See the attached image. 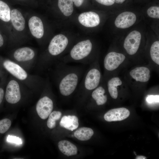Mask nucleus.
Instances as JSON below:
<instances>
[{"instance_id": "nucleus-1", "label": "nucleus", "mask_w": 159, "mask_h": 159, "mask_svg": "<svg viewBox=\"0 0 159 159\" xmlns=\"http://www.w3.org/2000/svg\"><path fill=\"white\" fill-rule=\"evenodd\" d=\"M54 72L61 94L67 97L77 89L87 69L84 65H71L59 60L55 62Z\"/></svg>"}, {"instance_id": "nucleus-2", "label": "nucleus", "mask_w": 159, "mask_h": 159, "mask_svg": "<svg viewBox=\"0 0 159 159\" xmlns=\"http://www.w3.org/2000/svg\"><path fill=\"white\" fill-rule=\"evenodd\" d=\"M93 45L90 40L82 41L72 47L68 55L59 60L67 64L75 62L90 65L95 60L90 57Z\"/></svg>"}, {"instance_id": "nucleus-3", "label": "nucleus", "mask_w": 159, "mask_h": 159, "mask_svg": "<svg viewBox=\"0 0 159 159\" xmlns=\"http://www.w3.org/2000/svg\"><path fill=\"white\" fill-rule=\"evenodd\" d=\"M102 78L99 63L95 60L86 70L77 88L80 92L87 95L100 85Z\"/></svg>"}, {"instance_id": "nucleus-4", "label": "nucleus", "mask_w": 159, "mask_h": 159, "mask_svg": "<svg viewBox=\"0 0 159 159\" xmlns=\"http://www.w3.org/2000/svg\"><path fill=\"white\" fill-rule=\"evenodd\" d=\"M11 24L13 40L25 37L27 27L26 19L25 15L18 9H11Z\"/></svg>"}, {"instance_id": "nucleus-5", "label": "nucleus", "mask_w": 159, "mask_h": 159, "mask_svg": "<svg viewBox=\"0 0 159 159\" xmlns=\"http://www.w3.org/2000/svg\"><path fill=\"white\" fill-rule=\"evenodd\" d=\"M69 44L67 38L62 34L54 36L50 41L47 51L49 57L44 64L47 65L63 53L67 48Z\"/></svg>"}, {"instance_id": "nucleus-6", "label": "nucleus", "mask_w": 159, "mask_h": 159, "mask_svg": "<svg viewBox=\"0 0 159 159\" xmlns=\"http://www.w3.org/2000/svg\"><path fill=\"white\" fill-rule=\"evenodd\" d=\"M28 29L34 38L40 39L44 35V29L42 19L37 14H32L26 19Z\"/></svg>"}, {"instance_id": "nucleus-7", "label": "nucleus", "mask_w": 159, "mask_h": 159, "mask_svg": "<svg viewBox=\"0 0 159 159\" xmlns=\"http://www.w3.org/2000/svg\"><path fill=\"white\" fill-rule=\"evenodd\" d=\"M125 56L123 54L114 52L108 53L104 58L103 65L105 71V76L109 72L117 69L124 62Z\"/></svg>"}, {"instance_id": "nucleus-8", "label": "nucleus", "mask_w": 159, "mask_h": 159, "mask_svg": "<svg viewBox=\"0 0 159 159\" xmlns=\"http://www.w3.org/2000/svg\"><path fill=\"white\" fill-rule=\"evenodd\" d=\"M141 39L140 33L137 30L131 32L125 38L123 47L126 52L129 55L136 53L139 49Z\"/></svg>"}, {"instance_id": "nucleus-9", "label": "nucleus", "mask_w": 159, "mask_h": 159, "mask_svg": "<svg viewBox=\"0 0 159 159\" xmlns=\"http://www.w3.org/2000/svg\"><path fill=\"white\" fill-rule=\"evenodd\" d=\"M53 108L52 100L45 96L40 98L37 103L36 110L39 116L42 119H47L51 113Z\"/></svg>"}, {"instance_id": "nucleus-10", "label": "nucleus", "mask_w": 159, "mask_h": 159, "mask_svg": "<svg viewBox=\"0 0 159 159\" xmlns=\"http://www.w3.org/2000/svg\"><path fill=\"white\" fill-rule=\"evenodd\" d=\"M5 98L11 104H15L19 101L21 98L20 88L18 83L14 80H10L6 89Z\"/></svg>"}, {"instance_id": "nucleus-11", "label": "nucleus", "mask_w": 159, "mask_h": 159, "mask_svg": "<svg viewBox=\"0 0 159 159\" xmlns=\"http://www.w3.org/2000/svg\"><path fill=\"white\" fill-rule=\"evenodd\" d=\"M130 77L138 83L144 84L149 80L150 77V71L147 67L138 66L132 69L129 72Z\"/></svg>"}, {"instance_id": "nucleus-12", "label": "nucleus", "mask_w": 159, "mask_h": 159, "mask_svg": "<svg viewBox=\"0 0 159 159\" xmlns=\"http://www.w3.org/2000/svg\"><path fill=\"white\" fill-rule=\"evenodd\" d=\"M136 20V16L134 13L126 11L121 13L117 17L115 24L118 28L125 29L132 26Z\"/></svg>"}, {"instance_id": "nucleus-13", "label": "nucleus", "mask_w": 159, "mask_h": 159, "mask_svg": "<svg viewBox=\"0 0 159 159\" xmlns=\"http://www.w3.org/2000/svg\"><path fill=\"white\" fill-rule=\"evenodd\" d=\"M79 23L87 27H93L97 26L100 23L99 15L96 12L89 11L82 13L78 17Z\"/></svg>"}, {"instance_id": "nucleus-14", "label": "nucleus", "mask_w": 159, "mask_h": 159, "mask_svg": "<svg viewBox=\"0 0 159 159\" xmlns=\"http://www.w3.org/2000/svg\"><path fill=\"white\" fill-rule=\"evenodd\" d=\"M4 68L11 74L17 79L23 80L27 78L26 72L19 65L9 60H6L3 63Z\"/></svg>"}, {"instance_id": "nucleus-15", "label": "nucleus", "mask_w": 159, "mask_h": 159, "mask_svg": "<svg viewBox=\"0 0 159 159\" xmlns=\"http://www.w3.org/2000/svg\"><path fill=\"white\" fill-rule=\"evenodd\" d=\"M130 115V111L125 108H116L107 112L104 115V118L109 122L121 121L127 118Z\"/></svg>"}, {"instance_id": "nucleus-16", "label": "nucleus", "mask_w": 159, "mask_h": 159, "mask_svg": "<svg viewBox=\"0 0 159 159\" xmlns=\"http://www.w3.org/2000/svg\"><path fill=\"white\" fill-rule=\"evenodd\" d=\"M35 53L32 48L23 47L16 49L13 53L14 59L19 62H24L32 59L35 57Z\"/></svg>"}, {"instance_id": "nucleus-17", "label": "nucleus", "mask_w": 159, "mask_h": 159, "mask_svg": "<svg viewBox=\"0 0 159 159\" xmlns=\"http://www.w3.org/2000/svg\"><path fill=\"white\" fill-rule=\"evenodd\" d=\"M106 87L103 80L100 85L91 92L92 99L98 106L105 104L107 100V96L105 95Z\"/></svg>"}, {"instance_id": "nucleus-18", "label": "nucleus", "mask_w": 159, "mask_h": 159, "mask_svg": "<svg viewBox=\"0 0 159 159\" xmlns=\"http://www.w3.org/2000/svg\"><path fill=\"white\" fill-rule=\"evenodd\" d=\"M120 78L117 77H112L108 79L105 84L111 97L116 99L118 97V88L122 84Z\"/></svg>"}, {"instance_id": "nucleus-19", "label": "nucleus", "mask_w": 159, "mask_h": 159, "mask_svg": "<svg viewBox=\"0 0 159 159\" xmlns=\"http://www.w3.org/2000/svg\"><path fill=\"white\" fill-rule=\"evenodd\" d=\"M58 147L60 151L67 156L76 155L77 152L76 146L71 142L66 140H62L58 143Z\"/></svg>"}, {"instance_id": "nucleus-20", "label": "nucleus", "mask_w": 159, "mask_h": 159, "mask_svg": "<svg viewBox=\"0 0 159 159\" xmlns=\"http://www.w3.org/2000/svg\"><path fill=\"white\" fill-rule=\"evenodd\" d=\"M60 125L62 127L73 131L78 127V119L74 115L64 116L61 120Z\"/></svg>"}, {"instance_id": "nucleus-21", "label": "nucleus", "mask_w": 159, "mask_h": 159, "mask_svg": "<svg viewBox=\"0 0 159 159\" xmlns=\"http://www.w3.org/2000/svg\"><path fill=\"white\" fill-rule=\"evenodd\" d=\"M72 0H58V6L61 12L65 16H68L74 10Z\"/></svg>"}, {"instance_id": "nucleus-22", "label": "nucleus", "mask_w": 159, "mask_h": 159, "mask_svg": "<svg viewBox=\"0 0 159 159\" xmlns=\"http://www.w3.org/2000/svg\"><path fill=\"white\" fill-rule=\"evenodd\" d=\"M94 134L93 130L89 127H82L76 130L74 135L77 139L81 141L89 140Z\"/></svg>"}, {"instance_id": "nucleus-23", "label": "nucleus", "mask_w": 159, "mask_h": 159, "mask_svg": "<svg viewBox=\"0 0 159 159\" xmlns=\"http://www.w3.org/2000/svg\"><path fill=\"white\" fill-rule=\"evenodd\" d=\"M11 11L10 7L6 3L0 0V20L4 22L11 24Z\"/></svg>"}, {"instance_id": "nucleus-24", "label": "nucleus", "mask_w": 159, "mask_h": 159, "mask_svg": "<svg viewBox=\"0 0 159 159\" xmlns=\"http://www.w3.org/2000/svg\"><path fill=\"white\" fill-rule=\"evenodd\" d=\"M151 58L154 63L159 65V41L154 42L151 45L150 49Z\"/></svg>"}, {"instance_id": "nucleus-25", "label": "nucleus", "mask_w": 159, "mask_h": 159, "mask_svg": "<svg viewBox=\"0 0 159 159\" xmlns=\"http://www.w3.org/2000/svg\"><path fill=\"white\" fill-rule=\"evenodd\" d=\"M61 115V112L59 111H54L51 112L47 122V127L50 129L54 128L56 126V121L59 119Z\"/></svg>"}, {"instance_id": "nucleus-26", "label": "nucleus", "mask_w": 159, "mask_h": 159, "mask_svg": "<svg viewBox=\"0 0 159 159\" xmlns=\"http://www.w3.org/2000/svg\"><path fill=\"white\" fill-rule=\"evenodd\" d=\"M11 125V120L5 118L0 120V133L3 134L9 129Z\"/></svg>"}, {"instance_id": "nucleus-27", "label": "nucleus", "mask_w": 159, "mask_h": 159, "mask_svg": "<svg viewBox=\"0 0 159 159\" xmlns=\"http://www.w3.org/2000/svg\"><path fill=\"white\" fill-rule=\"evenodd\" d=\"M147 14L150 17L155 19L159 18V7L153 6L149 8L147 11Z\"/></svg>"}, {"instance_id": "nucleus-28", "label": "nucleus", "mask_w": 159, "mask_h": 159, "mask_svg": "<svg viewBox=\"0 0 159 159\" xmlns=\"http://www.w3.org/2000/svg\"><path fill=\"white\" fill-rule=\"evenodd\" d=\"M159 95H148L146 98V101L149 103L150 104L154 102H159Z\"/></svg>"}, {"instance_id": "nucleus-29", "label": "nucleus", "mask_w": 159, "mask_h": 159, "mask_svg": "<svg viewBox=\"0 0 159 159\" xmlns=\"http://www.w3.org/2000/svg\"><path fill=\"white\" fill-rule=\"evenodd\" d=\"M7 140L9 142L14 143L17 144H21L22 143L21 139L19 138L10 135L8 136Z\"/></svg>"}, {"instance_id": "nucleus-30", "label": "nucleus", "mask_w": 159, "mask_h": 159, "mask_svg": "<svg viewBox=\"0 0 159 159\" xmlns=\"http://www.w3.org/2000/svg\"><path fill=\"white\" fill-rule=\"evenodd\" d=\"M95 1L101 4L106 6L112 5L115 3L113 0H95Z\"/></svg>"}, {"instance_id": "nucleus-31", "label": "nucleus", "mask_w": 159, "mask_h": 159, "mask_svg": "<svg viewBox=\"0 0 159 159\" xmlns=\"http://www.w3.org/2000/svg\"><path fill=\"white\" fill-rule=\"evenodd\" d=\"M72 1L76 6L80 7L82 4L84 0H72Z\"/></svg>"}, {"instance_id": "nucleus-32", "label": "nucleus", "mask_w": 159, "mask_h": 159, "mask_svg": "<svg viewBox=\"0 0 159 159\" xmlns=\"http://www.w3.org/2000/svg\"><path fill=\"white\" fill-rule=\"evenodd\" d=\"M4 91L3 89L0 88V104L1 103L4 96Z\"/></svg>"}, {"instance_id": "nucleus-33", "label": "nucleus", "mask_w": 159, "mask_h": 159, "mask_svg": "<svg viewBox=\"0 0 159 159\" xmlns=\"http://www.w3.org/2000/svg\"><path fill=\"white\" fill-rule=\"evenodd\" d=\"M4 43V39L3 37L0 33V47H2Z\"/></svg>"}, {"instance_id": "nucleus-34", "label": "nucleus", "mask_w": 159, "mask_h": 159, "mask_svg": "<svg viewBox=\"0 0 159 159\" xmlns=\"http://www.w3.org/2000/svg\"><path fill=\"white\" fill-rule=\"evenodd\" d=\"M126 0H113L115 3L118 4H121L123 3Z\"/></svg>"}, {"instance_id": "nucleus-35", "label": "nucleus", "mask_w": 159, "mask_h": 159, "mask_svg": "<svg viewBox=\"0 0 159 159\" xmlns=\"http://www.w3.org/2000/svg\"><path fill=\"white\" fill-rule=\"evenodd\" d=\"M136 159H146V157L143 156H137L136 157Z\"/></svg>"}, {"instance_id": "nucleus-36", "label": "nucleus", "mask_w": 159, "mask_h": 159, "mask_svg": "<svg viewBox=\"0 0 159 159\" xmlns=\"http://www.w3.org/2000/svg\"><path fill=\"white\" fill-rule=\"evenodd\" d=\"M134 153H134L136 155V153H135V152H134Z\"/></svg>"}]
</instances>
